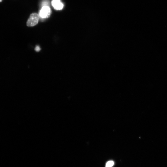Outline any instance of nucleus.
I'll return each instance as SVG.
<instances>
[{"label": "nucleus", "mask_w": 167, "mask_h": 167, "mask_svg": "<svg viewBox=\"0 0 167 167\" xmlns=\"http://www.w3.org/2000/svg\"><path fill=\"white\" fill-rule=\"evenodd\" d=\"M114 162L113 161H108L105 165V167H112L114 165Z\"/></svg>", "instance_id": "obj_4"}, {"label": "nucleus", "mask_w": 167, "mask_h": 167, "mask_svg": "<svg viewBox=\"0 0 167 167\" xmlns=\"http://www.w3.org/2000/svg\"><path fill=\"white\" fill-rule=\"evenodd\" d=\"M38 15L36 13H33L30 15L27 22L28 27H33L36 25L39 21Z\"/></svg>", "instance_id": "obj_1"}, {"label": "nucleus", "mask_w": 167, "mask_h": 167, "mask_svg": "<svg viewBox=\"0 0 167 167\" xmlns=\"http://www.w3.org/2000/svg\"><path fill=\"white\" fill-rule=\"evenodd\" d=\"M35 49L36 52H38L40 50L41 48L38 45H37L36 46Z\"/></svg>", "instance_id": "obj_5"}, {"label": "nucleus", "mask_w": 167, "mask_h": 167, "mask_svg": "<svg viewBox=\"0 0 167 167\" xmlns=\"http://www.w3.org/2000/svg\"><path fill=\"white\" fill-rule=\"evenodd\" d=\"M51 13L50 8L48 6H44L41 9L40 12V16L43 18H49Z\"/></svg>", "instance_id": "obj_2"}, {"label": "nucleus", "mask_w": 167, "mask_h": 167, "mask_svg": "<svg viewBox=\"0 0 167 167\" xmlns=\"http://www.w3.org/2000/svg\"><path fill=\"white\" fill-rule=\"evenodd\" d=\"M52 6L57 10H62L64 7V5L60 1V0H52L51 2Z\"/></svg>", "instance_id": "obj_3"}, {"label": "nucleus", "mask_w": 167, "mask_h": 167, "mask_svg": "<svg viewBox=\"0 0 167 167\" xmlns=\"http://www.w3.org/2000/svg\"><path fill=\"white\" fill-rule=\"evenodd\" d=\"M3 0H0V2H2V1Z\"/></svg>", "instance_id": "obj_6"}]
</instances>
